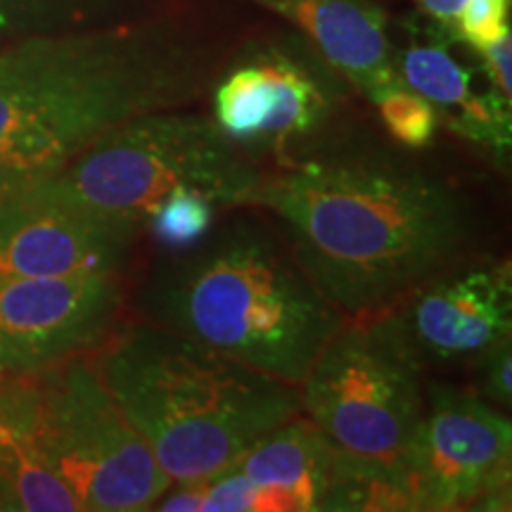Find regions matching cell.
Segmentation results:
<instances>
[{"label": "cell", "mask_w": 512, "mask_h": 512, "mask_svg": "<svg viewBox=\"0 0 512 512\" xmlns=\"http://www.w3.org/2000/svg\"><path fill=\"white\" fill-rule=\"evenodd\" d=\"M93 361L171 484L207 482L302 413L299 387L152 320L105 339Z\"/></svg>", "instance_id": "obj_4"}, {"label": "cell", "mask_w": 512, "mask_h": 512, "mask_svg": "<svg viewBox=\"0 0 512 512\" xmlns=\"http://www.w3.org/2000/svg\"><path fill=\"white\" fill-rule=\"evenodd\" d=\"M285 228L294 259L344 318L384 313L465 247L456 188L382 155H323L261 178L252 202Z\"/></svg>", "instance_id": "obj_1"}, {"label": "cell", "mask_w": 512, "mask_h": 512, "mask_svg": "<svg viewBox=\"0 0 512 512\" xmlns=\"http://www.w3.org/2000/svg\"><path fill=\"white\" fill-rule=\"evenodd\" d=\"M413 3L432 24L448 31L456 22L458 12L463 10L465 0H413Z\"/></svg>", "instance_id": "obj_25"}, {"label": "cell", "mask_w": 512, "mask_h": 512, "mask_svg": "<svg viewBox=\"0 0 512 512\" xmlns=\"http://www.w3.org/2000/svg\"><path fill=\"white\" fill-rule=\"evenodd\" d=\"M242 53L259 69L268 107L256 145L313 136L349 98L351 83L294 29L247 43Z\"/></svg>", "instance_id": "obj_12"}, {"label": "cell", "mask_w": 512, "mask_h": 512, "mask_svg": "<svg viewBox=\"0 0 512 512\" xmlns=\"http://www.w3.org/2000/svg\"><path fill=\"white\" fill-rule=\"evenodd\" d=\"M233 467L254 484L283 491L297 503L299 512L320 510L335 477L328 441L304 413L261 437Z\"/></svg>", "instance_id": "obj_16"}, {"label": "cell", "mask_w": 512, "mask_h": 512, "mask_svg": "<svg viewBox=\"0 0 512 512\" xmlns=\"http://www.w3.org/2000/svg\"><path fill=\"white\" fill-rule=\"evenodd\" d=\"M140 230L76 207L41 183L0 192V278L121 275Z\"/></svg>", "instance_id": "obj_10"}, {"label": "cell", "mask_w": 512, "mask_h": 512, "mask_svg": "<svg viewBox=\"0 0 512 512\" xmlns=\"http://www.w3.org/2000/svg\"><path fill=\"white\" fill-rule=\"evenodd\" d=\"M482 60L484 74L498 95L512 100V36L498 38L491 46L475 50Z\"/></svg>", "instance_id": "obj_23"}, {"label": "cell", "mask_w": 512, "mask_h": 512, "mask_svg": "<svg viewBox=\"0 0 512 512\" xmlns=\"http://www.w3.org/2000/svg\"><path fill=\"white\" fill-rule=\"evenodd\" d=\"M479 361V396L498 408H508L512 401V337H503L477 356Z\"/></svg>", "instance_id": "obj_22"}, {"label": "cell", "mask_w": 512, "mask_h": 512, "mask_svg": "<svg viewBox=\"0 0 512 512\" xmlns=\"http://www.w3.org/2000/svg\"><path fill=\"white\" fill-rule=\"evenodd\" d=\"M448 31L437 24L415 34L408 46L394 48L401 83L437 107L453 133L508 162L512 143V105L494 88L477 93L470 69L451 53Z\"/></svg>", "instance_id": "obj_13"}, {"label": "cell", "mask_w": 512, "mask_h": 512, "mask_svg": "<svg viewBox=\"0 0 512 512\" xmlns=\"http://www.w3.org/2000/svg\"><path fill=\"white\" fill-rule=\"evenodd\" d=\"M211 74L200 36L162 17L0 48V192L55 174L126 121L190 107Z\"/></svg>", "instance_id": "obj_2"}, {"label": "cell", "mask_w": 512, "mask_h": 512, "mask_svg": "<svg viewBox=\"0 0 512 512\" xmlns=\"http://www.w3.org/2000/svg\"><path fill=\"white\" fill-rule=\"evenodd\" d=\"M285 512L297 510V503L283 491L254 484L235 467L207 479L202 512ZM299 512V510H297Z\"/></svg>", "instance_id": "obj_20"}, {"label": "cell", "mask_w": 512, "mask_h": 512, "mask_svg": "<svg viewBox=\"0 0 512 512\" xmlns=\"http://www.w3.org/2000/svg\"><path fill=\"white\" fill-rule=\"evenodd\" d=\"M512 427L484 396L434 384L415 434L408 482L415 510H503L510 503Z\"/></svg>", "instance_id": "obj_8"}, {"label": "cell", "mask_w": 512, "mask_h": 512, "mask_svg": "<svg viewBox=\"0 0 512 512\" xmlns=\"http://www.w3.org/2000/svg\"><path fill=\"white\" fill-rule=\"evenodd\" d=\"M425 366L392 311L344 318L299 384L302 413L335 458V477L387 491L415 510L408 463L422 413Z\"/></svg>", "instance_id": "obj_5"}, {"label": "cell", "mask_w": 512, "mask_h": 512, "mask_svg": "<svg viewBox=\"0 0 512 512\" xmlns=\"http://www.w3.org/2000/svg\"><path fill=\"white\" fill-rule=\"evenodd\" d=\"M121 304L119 273L0 278V366L34 375L102 347Z\"/></svg>", "instance_id": "obj_9"}, {"label": "cell", "mask_w": 512, "mask_h": 512, "mask_svg": "<svg viewBox=\"0 0 512 512\" xmlns=\"http://www.w3.org/2000/svg\"><path fill=\"white\" fill-rule=\"evenodd\" d=\"M214 204L195 190H174L147 216L145 228L155 238L174 249H185L200 242L214 223Z\"/></svg>", "instance_id": "obj_19"}, {"label": "cell", "mask_w": 512, "mask_h": 512, "mask_svg": "<svg viewBox=\"0 0 512 512\" xmlns=\"http://www.w3.org/2000/svg\"><path fill=\"white\" fill-rule=\"evenodd\" d=\"M370 102L375 105L384 128L396 143L420 150L434 140L441 119L437 107L422 98L420 93L411 91L406 83H389V86L380 88Z\"/></svg>", "instance_id": "obj_18"}, {"label": "cell", "mask_w": 512, "mask_h": 512, "mask_svg": "<svg viewBox=\"0 0 512 512\" xmlns=\"http://www.w3.org/2000/svg\"><path fill=\"white\" fill-rule=\"evenodd\" d=\"M150 320L299 387L344 323L335 304L256 221H233L150 278Z\"/></svg>", "instance_id": "obj_3"}, {"label": "cell", "mask_w": 512, "mask_h": 512, "mask_svg": "<svg viewBox=\"0 0 512 512\" xmlns=\"http://www.w3.org/2000/svg\"><path fill=\"white\" fill-rule=\"evenodd\" d=\"M5 375H8V373H5V370H3V366H0V380H3V377Z\"/></svg>", "instance_id": "obj_26"}, {"label": "cell", "mask_w": 512, "mask_h": 512, "mask_svg": "<svg viewBox=\"0 0 512 512\" xmlns=\"http://www.w3.org/2000/svg\"><path fill=\"white\" fill-rule=\"evenodd\" d=\"M389 311L425 368L477 358L512 330L510 261L441 271Z\"/></svg>", "instance_id": "obj_11"}, {"label": "cell", "mask_w": 512, "mask_h": 512, "mask_svg": "<svg viewBox=\"0 0 512 512\" xmlns=\"http://www.w3.org/2000/svg\"><path fill=\"white\" fill-rule=\"evenodd\" d=\"M510 5L512 0H465L448 36L472 50L491 46L510 34Z\"/></svg>", "instance_id": "obj_21"}, {"label": "cell", "mask_w": 512, "mask_h": 512, "mask_svg": "<svg viewBox=\"0 0 512 512\" xmlns=\"http://www.w3.org/2000/svg\"><path fill=\"white\" fill-rule=\"evenodd\" d=\"M0 510H81L43 453L31 375H5L0 380Z\"/></svg>", "instance_id": "obj_15"}, {"label": "cell", "mask_w": 512, "mask_h": 512, "mask_svg": "<svg viewBox=\"0 0 512 512\" xmlns=\"http://www.w3.org/2000/svg\"><path fill=\"white\" fill-rule=\"evenodd\" d=\"M36 425L48 465L81 510H152L171 479L102 382L93 358L34 373Z\"/></svg>", "instance_id": "obj_7"}, {"label": "cell", "mask_w": 512, "mask_h": 512, "mask_svg": "<svg viewBox=\"0 0 512 512\" xmlns=\"http://www.w3.org/2000/svg\"><path fill=\"white\" fill-rule=\"evenodd\" d=\"M204 494H207V482H183V484H171L164 491L162 498L155 503L152 510L162 512H195L202 510Z\"/></svg>", "instance_id": "obj_24"}, {"label": "cell", "mask_w": 512, "mask_h": 512, "mask_svg": "<svg viewBox=\"0 0 512 512\" xmlns=\"http://www.w3.org/2000/svg\"><path fill=\"white\" fill-rule=\"evenodd\" d=\"M261 169L207 114L162 110L112 128L79 152L43 188L105 219L145 228L174 190H195L214 207H245Z\"/></svg>", "instance_id": "obj_6"}, {"label": "cell", "mask_w": 512, "mask_h": 512, "mask_svg": "<svg viewBox=\"0 0 512 512\" xmlns=\"http://www.w3.org/2000/svg\"><path fill=\"white\" fill-rule=\"evenodd\" d=\"M98 0H0V48L22 38L79 27Z\"/></svg>", "instance_id": "obj_17"}, {"label": "cell", "mask_w": 512, "mask_h": 512, "mask_svg": "<svg viewBox=\"0 0 512 512\" xmlns=\"http://www.w3.org/2000/svg\"><path fill=\"white\" fill-rule=\"evenodd\" d=\"M302 34L339 74L370 100L401 81L389 38V17L375 0H245Z\"/></svg>", "instance_id": "obj_14"}]
</instances>
